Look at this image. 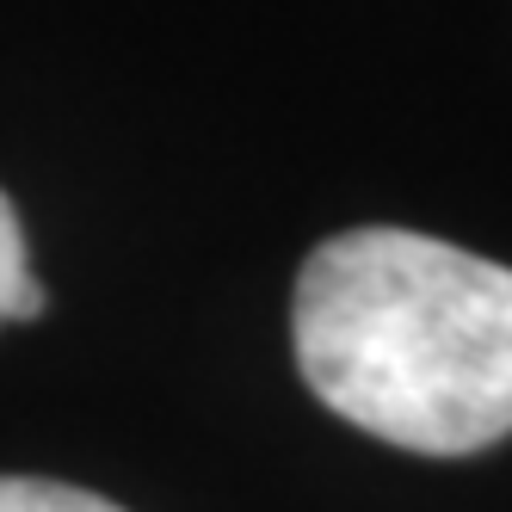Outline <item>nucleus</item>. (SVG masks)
I'll return each instance as SVG.
<instances>
[{
    "label": "nucleus",
    "mask_w": 512,
    "mask_h": 512,
    "mask_svg": "<svg viewBox=\"0 0 512 512\" xmlns=\"http://www.w3.org/2000/svg\"><path fill=\"white\" fill-rule=\"evenodd\" d=\"M0 512H124L87 488L38 482V475H0Z\"/></svg>",
    "instance_id": "obj_2"
},
{
    "label": "nucleus",
    "mask_w": 512,
    "mask_h": 512,
    "mask_svg": "<svg viewBox=\"0 0 512 512\" xmlns=\"http://www.w3.org/2000/svg\"><path fill=\"white\" fill-rule=\"evenodd\" d=\"M297 371L327 414L414 457L512 432V266L414 229H346L297 272Z\"/></svg>",
    "instance_id": "obj_1"
},
{
    "label": "nucleus",
    "mask_w": 512,
    "mask_h": 512,
    "mask_svg": "<svg viewBox=\"0 0 512 512\" xmlns=\"http://www.w3.org/2000/svg\"><path fill=\"white\" fill-rule=\"evenodd\" d=\"M25 278H31V266H25V235H19L13 204L0 198V321L13 315V297H19Z\"/></svg>",
    "instance_id": "obj_3"
}]
</instances>
